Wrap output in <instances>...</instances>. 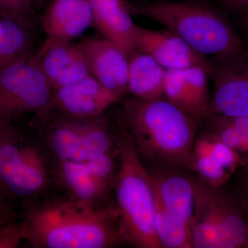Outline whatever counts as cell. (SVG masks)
<instances>
[{
    "label": "cell",
    "instance_id": "obj_1",
    "mask_svg": "<svg viewBox=\"0 0 248 248\" xmlns=\"http://www.w3.org/2000/svg\"><path fill=\"white\" fill-rule=\"evenodd\" d=\"M24 241L37 248H107L123 241L115 210L73 198L28 207L21 222Z\"/></svg>",
    "mask_w": 248,
    "mask_h": 248
},
{
    "label": "cell",
    "instance_id": "obj_2",
    "mask_svg": "<svg viewBox=\"0 0 248 248\" xmlns=\"http://www.w3.org/2000/svg\"><path fill=\"white\" fill-rule=\"evenodd\" d=\"M121 120L138 152L150 159L193 170V147L200 118L166 99L124 103Z\"/></svg>",
    "mask_w": 248,
    "mask_h": 248
},
{
    "label": "cell",
    "instance_id": "obj_3",
    "mask_svg": "<svg viewBox=\"0 0 248 248\" xmlns=\"http://www.w3.org/2000/svg\"><path fill=\"white\" fill-rule=\"evenodd\" d=\"M118 172L114 181L123 241L139 248H161L155 226V192L128 133L117 139Z\"/></svg>",
    "mask_w": 248,
    "mask_h": 248
},
{
    "label": "cell",
    "instance_id": "obj_4",
    "mask_svg": "<svg viewBox=\"0 0 248 248\" xmlns=\"http://www.w3.org/2000/svg\"><path fill=\"white\" fill-rule=\"evenodd\" d=\"M133 16L153 19L172 31L203 55H219L244 48L242 42L221 15L197 1H166L135 4Z\"/></svg>",
    "mask_w": 248,
    "mask_h": 248
},
{
    "label": "cell",
    "instance_id": "obj_5",
    "mask_svg": "<svg viewBox=\"0 0 248 248\" xmlns=\"http://www.w3.org/2000/svg\"><path fill=\"white\" fill-rule=\"evenodd\" d=\"M193 186L192 247H248V221L234 201L202 179L193 181Z\"/></svg>",
    "mask_w": 248,
    "mask_h": 248
},
{
    "label": "cell",
    "instance_id": "obj_6",
    "mask_svg": "<svg viewBox=\"0 0 248 248\" xmlns=\"http://www.w3.org/2000/svg\"><path fill=\"white\" fill-rule=\"evenodd\" d=\"M35 115L42 123L49 151L58 162L87 161L110 153L113 148V134L103 117L78 120L48 109Z\"/></svg>",
    "mask_w": 248,
    "mask_h": 248
},
{
    "label": "cell",
    "instance_id": "obj_7",
    "mask_svg": "<svg viewBox=\"0 0 248 248\" xmlns=\"http://www.w3.org/2000/svg\"><path fill=\"white\" fill-rule=\"evenodd\" d=\"M49 170L43 153L14 126L0 131V190L9 200H27L46 188Z\"/></svg>",
    "mask_w": 248,
    "mask_h": 248
},
{
    "label": "cell",
    "instance_id": "obj_8",
    "mask_svg": "<svg viewBox=\"0 0 248 248\" xmlns=\"http://www.w3.org/2000/svg\"><path fill=\"white\" fill-rule=\"evenodd\" d=\"M31 56L0 68V130L50 105L53 89Z\"/></svg>",
    "mask_w": 248,
    "mask_h": 248
},
{
    "label": "cell",
    "instance_id": "obj_9",
    "mask_svg": "<svg viewBox=\"0 0 248 248\" xmlns=\"http://www.w3.org/2000/svg\"><path fill=\"white\" fill-rule=\"evenodd\" d=\"M213 81L207 113L228 117L248 116V52L244 48L208 60Z\"/></svg>",
    "mask_w": 248,
    "mask_h": 248
},
{
    "label": "cell",
    "instance_id": "obj_10",
    "mask_svg": "<svg viewBox=\"0 0 248 248\" xmlns=\"http://www.w3.org/2000/svg\"><path fill=\"white\" fill-rule=\"evenodd\" d=\"M120 100L91 75L53 89L47 109L68 118L86 120L104 115L109 107Z\"/></svg>",
    "mask_w": 248,
    "mask_h": 248
},
{
    "label": "cell",
    "instance_id": "obj_11",
    "mask_svg": "<svg viewBox=\"0 0 248 248\" xmlns=\"http://www.w3.org/2000/svg\"><path fill=\"white\" fill-rule=\"evenodd\" d=\"M31 58L53 90L92 75L82 49L71 41L47 37Z\"/></svg>",
    "mask_w": 248,
    "mask_h": 248
},
{
    "label": "cell",
    "instance_id": "obj_12",
    "mask_svg": "<svg viewBox=\"0 0 248 248\" xmlns=\"http://www.w3.org/2000/svg\"><path fill=\"white\" fill-rule=\"evenodd\" d=\"M135 51L151 55L166 70H185L208 66V60L168 29L151 30L137 25Z\"/></svg>",
    "mask_w": 248,
    "mask_h": 248
},
{
    "label": "cell",
    "instance_id": "obj_13",
    "mask_svg": "<svg viewBox=\"0 0 248 248\" xmlns=\"http://www.w3.org/2000/svg\"><path fill=\"white\" fill-rule=\"evenodd\" d=\"M91 74L120 99L128 91V57L107 39L89 37L78 42Z\"/></svg>",
    "mask_w": 248,
    "mask_h": 248
},
{
    "label": "cell",
    "instance_id": "obj_14",
    "mask_svg": "<svg viewBox=\"0 0 248 248\" xmlns=\"http://www.w3.org/2000/svg\"><path fill=\"white\" fill-rule=\"evenodd\" d=\"M93 26L129 57L135 52L136 24L127 0H90Z\"/></svg>",
    "mask_w": 248,
    "mask_h": 248
},
{
    "label": "cell",
    "instance_id": "obj_15",
    "mask_svg": "<svg viewBox=\"0 0 248 248\" xmlns=\"http://www.w3.org/2000/svg\"><path fill=\"white\" fill-rule=\"evenodd\" d=\"M93 17L90 0H50L40 16L47 37L71 41L91 26Z\"/></svg>",
    "mask_w": 248,
    "mask_h": 248
},
{
    "label": "cell",
    "instance_id": "obj_16",
    "mask_svg": "<svg viewBox=\"0 0 248 248\" xmlns=\"http://www.w3.org/2000/svg\"><path fill=\"white\" fill-rule=\"evenodd\" d=\"M128 91L143 100L164 97L166 70L148 54L135 51L128 57Z\"/></svg>",
    "mask_w": 248,
    "mask_h": 248
},
{
    "label": "cell",
    "instance_id": "obj_17",
    "mask_svg": "<svg viewBox=\"0 0 248 248\" xmlns=\"http://www.w3.org/2000/svg\"><path fill=\"white\" fill-rule=\"evenodd\" d=\"M151 177L155 194L164 208L190 226L195 212L193 180L179 175Z\"/></svg>",
    "mask_w": 248,
    "mask_h": 248
},
{
    "label": "cell",
    "instance_id": "obj_18",
    "mask_svg": "<svg viewBox=\"0 0 248 248\" xmlns=\"http://www.w3.org/2000/svg\"><path fill=\"white\" fill-rule=\"evenodd\" d=\"M58 172L60 181L71 194V198L82 203L95 205L108 190L93 177L84 162L60 161Z\"/></svg>",
    "mask_w": 248,
    "mask_h": 248
},
{
    "label": "cell",
    "instance_id": "obj_19",
    "mask_svg": "<svg viewBox=\"0 0 248 248\" xmlns=\"http://www.w3.org/2000/svg\"><path fill=\"white\" fill-rule=\"evenodd\" d=\"M155 199V230L162 248H192L190 227L168 211L156 194Z\"/></svg>",
    "mask_w": 248,
    "mask_h": 248
},
{
    "label": "cell",
    "instance_id": "obj_20",
    "mask_svg": "<svg viewBox=\"0 0 248 248\" xmlns=\"http://www.w3.org/2000/svg\"><path fill=\"white\" fill-rule=\"evenodd\" d=\"M184 77L196 115L202 119L207 113L210 100L209 68L203 66L190 67L184 70Z\"/></svg>",
    "mask_w": 248,
    "mask_h": 248
},
{
    "label": "cell",
    "instance_id": "obj_21",
    "mask_svg": "<svg viewBox=\"0 0 248 248\" xmlns=\"http://www.w3.org/2000/svg\"><path fill=\"white\" fill-rule=\"evenodd\" d=\"M164 96L166 100L191 117L198 118L184 77V70H166Z\"/></svg>",
    "mask_w": 248,
    "mask_h": 248
},
{
    "label": "cell",
    "instance_id": "obj_22",
    "mask_svg": "<svg viewBox=\"0 0 248 248\" xmlns=\"http://www.w3.org/2000/svg\"><path fill=\"white\" fill-rule=\"evenodd\" d=\"M32 0H0V17L32 30L36 21Z\"/></svg>",
    "mask_w": 248,
    "mask_h": 248
},
{
    "label": "cell",
    "instance_id": "obj_23",
    "mask_svg": "<svg viewBox=\"0 0 248 248\" xmlns=\"http://www.w3.org/2000/svg\"><path fill=\"white\" fill-rule=\"evenodd\" d=\"M209 185L218 187L227 182L231 173L212 155L193 156V170Z\"/></svg>",
    "mask_w": 248,
    "mask_h": 248
},
{
    "label": "cell",
    "instance_id": "obj_24",
    "mask_svg": "<svg viewBox=\"0 0 248 248\" xmlns=\"http://www.w3.org/2000/svg\"><path fill=\"white\" fill-rule=\"evenodd\" d=\"M81 162L84 163L93 177L107 188L111 184H113L118 172V170H116L117 168L113 153L99 155Z\"/></svg>",
    "mask_w": 248,
    "mask_h": 248
},
{
    "label": "cell",
    "instance_id": "obj_25",
    "mask_svg": "<svg viewBox=\"0 0 248 248\" xmlns=\"http://www.w3.org/2000/svg\"><path fill=\"white\" fill-rule=\"evenodd\" d=\"M210 134L212 135V145L210 155L232 174L239 165L244 164L242 159L234 150L222 143L213 134Z\"/></svg>",
    "mask_w": 248,
    "mask_h": 248
},
{
    "label": "cell",
    "instance_id": "obj_26",
    "mask_svg": "<svg viewBox=\"0 0 248 248\" xmlns=\"http://www.w3.org/2000/svg\"><path fill=\"white\" fill-rule=\"evenodd\" d=\"M24 240L21 223L16 221L0 227V248H16Z\"/></svg>",
    "mask_w": 248,
    "mask_h": 248
},
{
    "label": "cell",
    "instance_id": "obj_27",
    "mask_svg": "<svg viewBox=\"0 0 248 248\" xmlns=\"http://www.w3.org/2000/svg\"><path fill=\"white\" fill-rule=\"evenodd\" d=\"M16 216L12 201L0 190V227L14 221Z\"/></svg>",
    "mask_w": 248,
    "mask_h": 248
},
{
    "label": "cell",
    "instance_id": "obj_28",
    "mask_svg": "<svg viewBox=\"0 0 248 248\" xmlns=\"http://www.w3.org/2000/svg\"><path fill=\"white\" fill-rule=\"evenodd\" d=\"M233 124L244 139L248 148V116L239 117H231Z\"/></svg>",
    "mask_w": 248,
    "mask_h": 248
},
{
    "label": "cell",
    "instance_id": "obj_29",
    "mask_svg": "<svg viewBox=\"0 0 248 248\" xmlns=\"http://www.w3.org/2000/svg\"><path fill=\"white\" fill-rule=\"evenodd\" d=\"M226 7L232 9H244L248 8V0H220Z\"/></svg>",
    "mask_w": 248,
    "mask_h": 248
},
{
    "label": "cell",
    "instance_id": "obj_30",
    "mask_svg": "<svg viewBox=\"0 0 248 248\" xmlns=\"http://www.w3.org/2000/svg\"><path fill=\"white\" fill-rule=\"evenodd\" d=\"M241 195L244 209L248 215V177L241 187Z\"/></svg>",
    "mask_w": 248,
    "mask_h": 248
},
{
    "label": "cell",
    "instance_id": "obj_31",
    "mask_svg": "<svg viewBox=\"0 0 248 248\" xmlns=\"http://www.w3.org/2000/svg\"><path fill=\"white\" fill-rule=\"evenodd\" d=\"M46 1V0H32L34 7H35L37 12L39 10L42 9V7H43L44 4H45Z\"/></svg>",
    "mask_w": 248,
    "mask_h": 248
},
{
    "label": "cell",
    "instance_id": "obj_32",
    "mask_svg": "<svg viewBox=\"0 0 248 248\" xmlns=\"http://www.w3.org/2000/svg\"><path fill=\"white\" fill-rule=\"evenodd\" d=\"M245 23H246V25L248 27V8L246 9V16H245Z\"/></svg>",
    "mask_w": 248,
    "mask_h": 248
}]
</instances>
